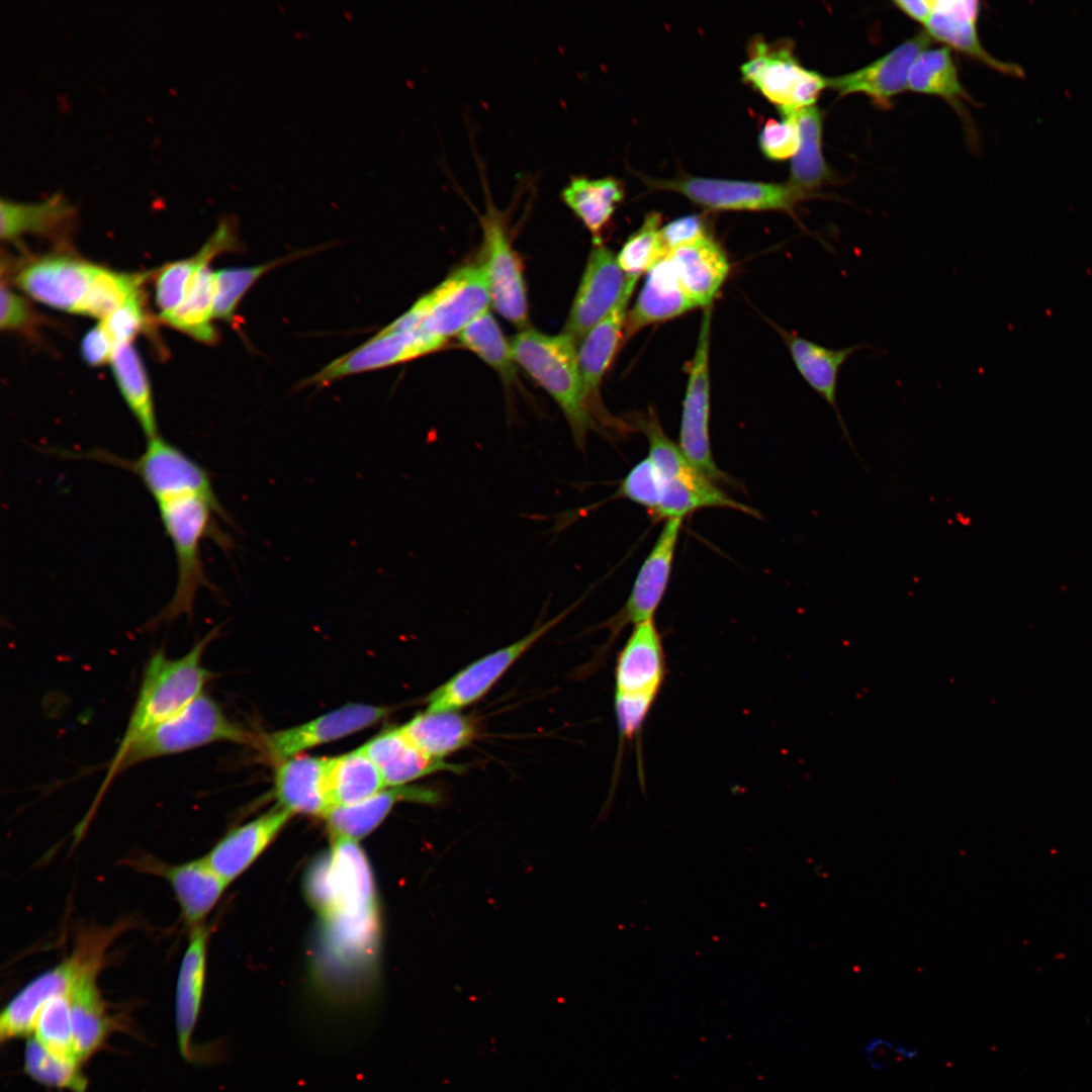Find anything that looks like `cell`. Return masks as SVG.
<instances>
[{"instance_id": "1", "label": "cell", "mask_w": 1092, "mask_h": 1092, "mask_svg": "<svg viewBox=\"0 0 1092 1092\" xmlns=\"http://www.w3.org/2000/svg\"><path fill=\"white\" fill-rule=\"evenodd\" d=\"M254 743V737L230 720L205 693L181 711L154 725L126 747L116 750L99 796L120 771L144 761L183 753L215 742Z\"/></svg>"}, {"instance_id": "2", "label": "cell", "mask_w": 1092, "mask_h": 1092, "mask_svg": "<svg viewBox=\"0 0 1092 1092\" xmlns=\"http://www.w3.org/2000/svg\"><path fill=\"white\" fill-rule=\"evenodd\" d=\"M575 345L564 333L546 335L526 329L513 338L511 349L516 363L556 401L574 445L582 450L588 431L597 429V424L583 390Z\"/></svg>"}, {"instance_id": "3", "label": "cell", "mask_w": 1092, "mask_h": 1092, "mask_svg": "<svg viewBox=\"0 0 1092 1092\" xmlns=\"http://www.w3.org/2000/svg\"><path fill=\"white\" fill-rule=\"evenodd\" d=\"M165 533L176 558L177 581L169 603L149 623L152 627L191 617L200 588L209 587L201 558L202 540L215 537L226 544L213 526L212 515L229 520L222 507L200 496H183L157 504Z\"/></svg>"}, {"instance_id": "4", "label": "cell", "mask_w": 1092, "mask_h": 1092, "mask_svg": "<svg viewBox=\"0 0 1092 1092\" xmlns=\"http://www.w3.org/2000/svg\"><path fill=\"white\" fill-rule=\"evenodd\" d=\"M214 634L215 631L209 632L179 657H169L164 649L156 650L149 657L116 750L123 749L140 734L175 715L204 693L211 672L202 659Z\"/></svg>"}, {"instance_id": "5", "label": "cell", "mask_w": 1092, "mask_h": 1092, "mask_svg": "<svg viewBox=\"0 0 1092 1092\" xmlns=\"http://www.w3.org/2000/svg\"><path fill=\"white\" fill-rule=\"evenodd\" d=\"M147 441L144 452L135 459L127 460L99 449L87 455L132 472L156 504L183 496H200L221 507L205 468L160 435Z\"/></svg>"}, {"instance_id": "6", "label": "cell", "mask_w": 1092, "mask_h": 1092, "mask_svg": "<svg viewBox=\"0 0 1092 1092\" xmlns=\"http://www.w3.org/2000/svg\"><path fill=\"white\" fill-rule=\"evenodd\" d=\"M741 67L742 79L780 110L815 105L828 88V78L800 64L790 42L767 43L754 39Z\"/></svg>"}, {"instance_id": "7", "label": "cell", "mask_w": 1092, "mask_h": 1092, "mask_svg": "<svg viewBox=\"0 0 1092 1092\" xmlns=\"http://www.w3.org/2000/svg\"><path fill=\"white\" fill-rule=\"evenodd\" d=\"M489 287L483 265L455 270L405 312L413 325L447 340L487 311Z\"/></svg>"}, {"instance_id": "8", "label": "cell", "mask_w": 1092, "mask_h": 1092, "mask_svg": "<svg viewBox=\"0 0 1092 1092\" xmlns=\"http://www.w3.org/2000/svg\"><path fill=\"white\" fill-rule=\"evenodd\" d=\"M645 183L653 189L678 192L710 210H780L795 215L796 206L814 196L788 182L776 184L685 175L663 180L646 178Z\"/></svg>"}, {"instance_id": "9", "label": "cell", "mask_w": 1092, "mask_h": 1092, "mask_svg": "<svg viewBox=\"0 0 1092 1092\" xmlns=\"http://www.w3.org/2000/svg\"><path fill=\"white\" fill-rule=\"evenodd\" d=\"M101 941L96 929L81 933L71 956L21 988L0 1015L1 1042L30 1035L42 1006L53 997L69 994Z\"/></svg>"}, {"instance_id": "10", "label": "cell", "mask_w": 1092, "mask_h": 1092, "mask_svg": "<svg viewBox=\"0 0 1092 1092\" xmlns=\"http://www.w3.org/2000/svg\"><path fill=\"white\" fill-rule=\"evenodd\" d=\"M711 306L705 308L682 402L679 428V448L688 460L711 480L726 479L717 467L710 447V374L709 349Z\"/></svg>"}, {"instance_id": "11", "label": "cell", "mask_w": 1092, "mask_h": 1092, "mask_svg": "<svg viewBox=\"0 0 1092 1092\" xmlns=\"http://www.w3.org/2000/svg\"><path fill=\"white\" fill-rule=\"evenodd\" d=\"M637 280L629 279L616 255L602 243L595 244L574 296L564 334L579 344L585 335L607 317Z\"/></svg>"}, {"instance_id": "12", "label": "cell", "mask_w": 1092, "mask_h": 1092, "mask_svg": "<svg viewBox=\"0 0 1092 1092\" xmlns=\"http://www.w3.org/2000/svg\"><path fill=\"white\" fill-rule=\"evenodd\" d=\"M573 607L534 629L520 640L491 652L461 669L428 697V711H458L486 694L504 673Z\"/></svg>"}, {"instance_id": "13", "label": "cell", "mask_w": 1092, "mask_h": 1092, "mask_svg": "<svg viewBox=\"0 0 1092 1092\" xmlns=\"http://www.w3.org/2000/svg\"><path fill=\"white\" fill-rule=\"evenodd\" d=\"M481 224L490 300L500 315L523 329L528 324V302L520 260L494 207L488 208Z\"/></svg>"}, {"instance_id": "14", "label": "cell", "mask_w": 1092, "mask_h": 1092, "mask_svg": "<svg viewBox=\"0 0 1092 1092\" xmlns=\"http://www.w3.org/2000/svg\"><path fill=\"white\" fill-rule=\"evenodd\" d=\"M446 341L423 330H381L363 345L328 364L304 383L325 385L352 374L403 363L444 348Z\"/></svg>"}, {"instance_id": "15", "label": "cell", "mask_w": 1092, "mask_h": 1092, "mask_svg": "<svg viewBox=\"0 0 1092 1092\" xmlns=\"http://www.w3.org/2000/svg\"><path fill=\"white\" fill-rule=\"evenodd\" d=\"M388 714L385 707L352 703L315 719L262 737L266 753L279 762L298 753L376 724Z\"/></svg>"}, {"instance_id": "16", "label": "cell", "mask_w": 1092, "mask_h": 1092, "mask_svg": "<svg viewBox=\"0 0 1092 1092\" xmlns=\"http://www.w3.org/2000/svg\"><path fill=\"white\" fill-rule=\"evenodd\" d=\"M682 519L666 520L654 546L642 563L623 608L605 625L612 637L630 624L654 619L666 590Z\"/></svg>"}, {"instance_id": "17", "label": "cell", "mask_w": 1092, "mask_h": 1092, "mask_svg": "<svg viewBox=\"0 0 1092 1092\" xmlns=\"http://www.w3.org/2000/svg\"><path fill=\"white\" fill-rule=\"evenodd\" d=\"M930 42L926 32L918 33L854 72L828 78V88L839 96L862 93L880 108H890L893 97L907 89L913 62Z\"/></svg>"}, {"instance_id": "18", "label": "cell", "mask_w": 1092, "mask_h": 1092, "mask_svg": "<svg viewBox=\"0 0 1092 1092\" xmlns=\"http://www.w3.org/2000/svg\"><path fill=\"white\" fill-rule=\"evenodd\" d=\"M131 866L169 883L188 930L203 924L229 885L211 869L204 856L169 864L145 855L135 858Z\"/></svg>"}, {"instance_id": "19", "label": "cell", "mask_w": 1092, "mask_h": 1092, "mask_svg": "<svg viewBox=\"0 0 1092 1092\" xmlns=\"http://www.w3.org/2000/svg\"><path fill=\"white\" fill-rule=\"evenodd\" d=\"M661 633L654 619L636 625L615 668V696L656 701L666 676Z\"/></svg>"}, {"instance_id": "20", "label": "cell", "mask_w": 1092, "mask_h": 1092, "mask_svg": "<svg viewBox=\"0 0 1092 1092\" xmlns=\"http://www.w3.org/2000/svg\"><path fill=\"white\" fill-rule=\"evenodd\" d=\"M96 268V265L71 256H46L23 267L15 276V282L35 300L76 313Z\"/></svg>"}, {"instance_id": "21", "label": "cell", "mask_w": 1092, "mask_h": 1092, "mask_svg": "<svg viewBox=\"0 0 1092 1092\" xmlns=\"http://www.w3.org/2000/svg\"><path fill=\"white\" fill-rule=\"evenodd\" d=\"M107 948L94 951L69 993L74 1051L81 1064L103 1045L114 1027L97 985Z\"/></svg>"}, {"instance_id": "22", "label": "cell", "mask_w": 1092, "mask_h": 1092, "mask_svg": "<svg viewBox=\"0 0 1092 1092\" xmlns=\"http://www.w3.org/2000/svg\"><path fill=\"white\" fill-rule=\"evenodd\" d=\"M779 332L788 347L797 370L807 384L833 410L843 438L859 462L863 464L838 407L837 387L842 366L853 354L863 349L866 345L831 349L782 329H779Z\"/></svg>"}, {"instance_id": "23", "label": "cell", "mask_w": 1092, "mask_h": 1092, "mask_svg": "<svg viewBox=\"0 0 1092 1092\" xmlns=\"http://www.w3.org/2000/svg\"><path fill=\"white\" fill-rule=\"evenodd\" d=\"M980 3L968 0H938L926 23V33L978 62L1002 74L1022 78L1023 68L1015 63L1001 61L990 55L982 46L977 30Z\"/></svg>"}, {"instance_id": "24", "label": "cell", "mask_w": 1092, "mask_h": 1092, "mask_svg": "<svg viewBox=\"0 0 1092 1092\" xmlns=\"http://www.w3.org/2000/svg\"><path fill=\"white\" fill-rule=\"evenodd\" d=\"M327 757L293 756L279 762L274 775L278 806L292 814L325 817L333 809Z\"/></svg>"}, {"instance_id": "25", "label": "cell", "mask_w": 1092, "mask_h": 1092, "mask_svg": "<svg viewBox=\"0 0 1092 1092\" xmlns=\"http://www.w3.org/2000/svg\"><path fill=\"white\" fill-rule=\"evenodd\" d=\"M188 932L177 977L175 1019L180 1054L190 1062L195 1059L191 1037L203 998L209 930L202 924Z\"/></svg>"}, {"instance_id": "26", "label": "cell", "mask_w": 1092, "mask_h": 1092, "mask_svg": "<svg viewBox=\"0 0 1092 1092\" xmlns=\"http://www.w3.org/2000/svg\"><path fill=\"white\" fill-rule=\"evenodd\" d=\"M292 815L278 806L230 831L204 858L211 869L230 884L258 857Z\"/></svg>"}, {"instance_id": "27", "label": "cell", "mask_w": 1092, "mask_h": 1092, "mask_svg": "<svg viewBox=\"0 0 1092 1092\" xmlns=\"http://www.w3.org/2000/svg\"><path fill=\"white\" fill-rule=\"evenodd\" d=\"M686 293L698 307L711 302L726 280L729 262L709 235L670 250L666 255Z\"/></svg>"}, {"instance_id": "28", "label": "cell", "mask_w": 1092, "mask_h": 1092, "mask_svg": "<svg viewBox=\"0 0 1092 1092\" xmlns=\"http://www.w3.org/2000/svg\"><path fill=\"white\" fill-rule=\"evenodd\" d=\"M697 307L664 256L646 273L637 300L627 311L624 339H629L646 326L671 320Z\"/></svg>"}, {"instance_id": "29", "label": "cell", "mask_w": 1092, "mask_h": 1092, "mask_svg": "<svg viewBox=\"0 0 1092 1092\" xmlns=\"http://www.w3.org/2000/svg\"><path fill=\"white\" fill-rule=\"evenodd\" d=\"M360 748L376 765L389 788L404 786L441 770L460 772L464 769L462 765L426 755L407 739L400 727L379 733Z\"/></svg>"}, {"instance_id": "30", "label": "cell", "mask_w": 1092, "mask_h": 1092, "mask_svg": "<svg viewBox=\"0 0 1092 1092\" xmlns=\"http://www.w3.org/2000/svg\"><path fill=\"white\" fill-rule=\"evenodd\" d=\"M440 800V794L430 788L390 787L357 804L334 807L324 818L334 839L356 841L374 830L399 802L436 804Z\"/></svg>"}, {"instance_id": "31", "label": "cell", "mask_w": 1092, "mask_h": 1092, "mask_svg": "<svg viewBox=\"0 0 1092 1092\" xmlns=\"http://www.w3.org/2000/svg\"><path fill=\"white\" fill-rule=\"evenodd\" d=\"M633 290L627 291L612 312L594 327L579 343L578 367L583 390L593 410L598 408L600 384L623 340L627 306Z\"/></svg>"}, {"instance_id": "32", "label": "cell", "mask_w": 1092, "mask_h": 1092, "mask_svg": "<svg viewBox=\"0 0 1092 1092\" xmlns=\"http://www.w3.org/2000/svg\"><path fill=\"white\" fill-rule=\"evenodd\" d=\"M400 728L423 753L443 760L445 756L467 746L476 737L474 721L458 711L425 710Z\"/></svg>"}, {"instance_id": "33", "label": "cell", "mask_w": 1092, "mask_h": 1092, "mask_svg": "<svg viewBox=\"0 0 1092 1092\" xmlns=\"http://www.w3.org/2000/svg\"><path fill=\"white\" fill-rule=\"evenodd\" d=\"M712 481L691 465L677 476L663 482L661 498L652 516L666 520L684 519L685 516L705 508H728L754 514L753 510L737 503Z\"/></svg>"}, {"instance_id": "34", "label": "cell", "mask_w": 1092, "mask_h": 1092, "mask_svg": "<svg viewBox=\"0 0 1092 1092\" xmlns=\"http://www.w3.org/2000/svg\"><path fill=\"white\" fill-rule=\"evenodd\" d=\"M791 118L800 132V147L792 158L788 183L808 193L832 180L833 173L822 152L823 112L816 106L780 110Z\"/></svg>"}, {"instance_id": "35", "label": "cell", "mask_w": 1092, "mask_h": 1092, "mask_svg": "<svg viewBox=\"0 0 1092 1092\" xmlns=\"http://www.w3.org/2000/svg\"><path fill=\"white\" fill-rule=\"evenodd\" d=\"M561 198L593 235L595 244H600L603 231L624 198V187L614 177L574 176L563 188Z\"/></svg>"}, {"instance_id": "36", "label": "cell", "mask_w": 1092, "mask_h": 1092, "mask_svg": "<svg viewBox=\"0 0 1092 1092\" xmlns=\"http://www.w3.org/2000/svg\"><path fill=\"white\" fill-rule=\"evenodd\" d=\"M235 243L232 225L228 220H221L196 255L162 268L155 286V300L161 310L160 316L170 313L180 305L194 273L201 265L209 263L219 252L233 250Z\"/></svg>"}, {"instance_id": "37", "label": "cell", "mask_w": 1092, "mask_h": 1092, "mask_svg": "<svg viewBox=\"0 0 1092 1092\" xmlns=\"http://www.w3.org/2000/svg\"><path fill=\"white\" fill-rule=\"evenodd\" d=\"M327 779L333 808L357 804L387 788L376 765L360 747L328 758Z\"/></svg>"}, {"instance_id": "38", "label": "cell", "mask_w": 1092, "mask_h": 1092, "mask_svg": "<svg viewBox=\"0 0 1092 1092\" xmlns=\"http://www.w3.org/2000/svg\"><path fill=\"white\" fill-rule=\"evenodd\" d=\"M111 366L118 388L138 421L147 440L159 436L151 386L141 357L134 347H116Z\"/></svg>"}, {"instance_id": "39", "label": "cell", "mask_w": 1092, "mask_h": 1092, "mask_svg": "<svg viewBox=\"0 0 1092 1092\" xmlns=\"http://www.w3.org/2000/svg\"><path fill=\"white\" fill-rule=\"evenodd\" d=\"M214 296L215 274L205 263L194 273L180 305L160 317L195 340L210 344L216 340V332L210 323Z\"/></svg>"}, {"instance_id": "40", "label": "cell", "mask_w": 1092, "mask_h": 1092, "mask_svg": "<svg viewBox=\"0 0 1092 1092\" xmlns=\"http://www.w3.org/2000/svg\"><path fill=\"white\" fill-rule=\"evenodd\" d=\"M73 208L61 194L40 203L1 200L0 235L11 241L25 233L49 234L72 217Z\"/></svg>"}, {"instance_id": "41", "label": "cell", "mask_w": 1092, "mask_h": 1092, "mask_svg": "<svg viewBox=\"0 0 1092 1092\" xmlns=\"http://www.w3.org/2000/svg\"><path fill=\"white\" fill-rule=\"evenodd\" d=\"M907 89L948 101L969 99L947 47L927 48L917 56L909 71Z\"/></svg>"}, {"instance_id": "42", "label": "cell", "mask_w": 1092, "mask_h": 1092, "mask_svg": "<svg viewBox=\"0 0 1092 1092\" xmlns=\"http://www.w3.org/2000/svg\"><path fill=\"white\" fill-rule=\"evenodd\" d=\"M462 347L472 351L511 383L517 372L511 344L487 310L473 320L458 335Z\"/></svg>"}, {"instance_id": "43", "label": "cell", "mask_w": 1092, "mask_h": 1092, "mask_svg": "<svg viewBox=\"0 0 1092 1092\" xmlns=\"http://www.w3.org/2000/svg\"><path fill=\"white\" fill-rule=\"evenodd\" d=\"M145 275L124 274L97 266L76 313L103 321L139 292Z\"/></svg>"}, {"instance_id": "44", "label": "cell", "mask_w": 1092, "mask_h": 1092, "mask_svg": "<svg viewBox=\"0 0 1092 1092\" xmlns=\"http://www.w3.org/2000/svg\"><path fill=\"white\" fill-rule=\"evenodd\" d=\"M660 229V214L649 212L616 255L620 268L629 279L638 280L666 255Z\"/></svg>"}, {"instance_id": "45", "label": "cell", "mask_w": 1092, "mask_h": 1092, "mask_svg": "<svg viewBox=\"0 0 1092 1092\" xmlns=\"http://www.w3.org/2000/svg\"><path fill=\"white\" fill-rule=\"evenodd\" d=\"M32 1033L57 1058L81 1064L74 1051L69 994L55 996L42 1006Z\"/></svg>"}, {"instance_id": "46", "label": "cell", "mask_w": 1092, "mask_h": 1092, "mask_svg": "<svg viewBox=\"0 0 1092 1092\" xmlns=\"http://www.w3.org/2000/svg\"><path fill=\"white\" fill-rule=\"evenodd\" d=\"M24 1071L34 1081L50 1087L85 1092L88 1086L81 1064L57 1058L34 1037L25 1045Z\"/></svg>"}, {"instance_id": "47", "label": "cell", "mask_w": 1092, "mask_h": 1092, "mask_svg": "<svg viewBox=\"0 0 1092 1092\" xmlns=\"http://www.w3.org/2000/svg\"><path fill=\"white\" fill-rule=\"evenodd\" d=\"M278 262L252 267L225 268L214 272L215 296L213 317L231 322L235 309L249 288Z\"/></svg>"}, {"instance_id": "48", "label": "cell", "mask_w": 1092, "mask_h": 1092, "mask_svg": "<svg viewBox=\"0 0 1092 1092\" xmlns=\"http://www.w3.org/2000/svg\"><path fill=\"white\" fill-rule=\"evenodd\" d=\"M638 424L648 440L647 458L651 461L663 482L677 476L693 465L679 446L675 445L664 434L654 418L640 420Z\"/></svg>"}, {"instance_id": "49", "label": "cell", "mask_w": 1092, "mask_h": 1092, "mask_svg": "<svg viewBox=\"0 0 1092 1092\" xmlns=\"http://www.w3.org/2000/svg\"><path fill=\"white\" fill-rule=\"evenodd\" d=\"M663 489V480L648 458L635 464L626 476L615 494V497H624L636 503L651 513L657 509Z\"/></svg>"}, {"instance_id": "50", "label": "cell", "mask_w": 1092, "mask_h": 1092, "mask_svg": "<svg viewBox=\"0 0 1092 1092\" xmlns=\"http://www.w3.org/2000/svg\"><path fill=\"white\" fill-rule=\"evenodd\" d=\"M761 153L771 161H784L793 158L800 147V132L791 118L782 120L768 119L762 126L759 138Z\"/></svg>"}, {"instance_id": "51", "label": "cell", "mask_w": 1092, "mask_h": 1092, "mask_svg": "<svg viewBox=\"0 0 1092 1092\" xmlns=\"http://www.w3.org/2000/svg\"><path fill=\"white\" fill-rule=\"evenodd\" d=\"M100 323L115 348L130 343V340L145 325V314L139 292L129 297L120 307Z\"/></svg>"}, {"instance_id": "52", "label": "cell", "mask_w": 1092, "mask_h": 1092, "mask_svg": "<svg viewBox=\"0 0 1092 1092\" xmlns=\"http://www.w3.org/2000/svg\"><path fill=\"white\" fill-rule=\"evenodd\" d=\"M654 701L615 696V713L620 737L623 741L633 740L640 735L643 724L654 705Z\"/></svg>"}, {"instance_id": "53", "label": "cell", "mask_w": 1092, "mask_h": 1092, "mask_svg": "<svg viewBox=\"0 0 1092 1092\" xmlns=\"http://www.w3.org/2000/svg\"><path fill=\"white\" fill-rule=\"evenodd\" d=\"M706 234L704 218L698 214L673 219L661 226L660 236L666 254L681 245L691 243Z\"/></svg>"}, {"instance_id": "54", "label": "cell", "mask_w": 1092, "mask_h": 1092, "mask_svg": "<svg viewBox=\"0 0 1092 1092\" xmlns=\"http://www.w3.org/2000/svg\"><path fill=\"white\" fill-rule=\"evenodd\" d=\"M31 321L32 312L27 302L3 283L1 287V329L21 330L26 328Z\"/></svg>"}, {"instance_id": "55", "label": "cell", "mask_w": 1092, "mask_h": 1092, "mask_svg": "<svg viewBox=\"0 0 1092 1092\" xmlns=\"http://www.w3.org/2000/svg\"><path fill=\"white\" fill-rule=\"evenodd\" d=\"M115 349L101 323L88 331L81 343L84 360L93 366L111 361Z\"/></svg>"}, {"instance_id": "56", "label": "cell", "mask_w": 1092, "mask_h": 1092, "mask_svg": "<svg viewBox=\"0 0 1092 1092\" xmlns=\"http://www.w3.org/2000/svg\"><path fill=\"white\" fill-rule=\"evenodd\" d=\"M895 1042L884 1037H873L864 1049L867 1061L875 1071H882L885 1067L886 1056L894 1053Z\"/></svg>"}, {"instance_id": "57", "label": "cell", "mask_w": 1092, "mask_h": 1092, "mask_svg": "<svg viewBox=\"0 0 1092 1092\" xmlns=\"http://www.w3.org/2000/svg\"><path fill=\"white\" fill-rule=\"evenodd\" d=\"M933 2L934 0H899L894 4L904 14L925 26L932 13Z\"/></svg>"}, {"instance_id": "58", "label": "cell", "mask_w": 1092, "mask_h": 1092, "mask_svg": "<svg viewBox=\"0 0 1092 1092\" xmlns=\"http://www.w3.org/2000/svg\"><path fill=\"white\" fill-rule=\"evenodd\" d=\"M894 1053H895V1058L897 1060H903V1061L915 1060L919 1055V1052H918V1050L916 1048H913V1046H910V1045H907V1044H903V1043H896V1042H895Z\"/></svg>"}]
</instances>
